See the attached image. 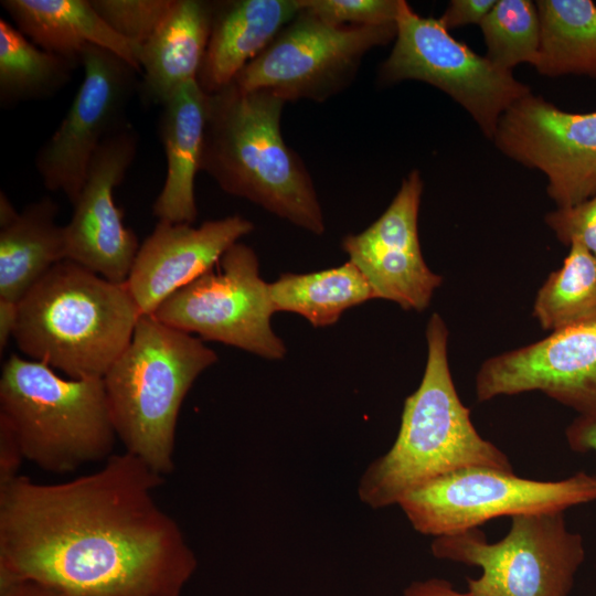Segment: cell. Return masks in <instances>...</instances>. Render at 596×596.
Returning a JSON list of instances; mask_svg holds the SVG:
<instances>
[{
  "instance_id": "6da1fadb",
  "label": "cell",
  "mask_w": 596,
  "mask_h": 596,
  "mask_svg": "<svg viewBox=\"0 0 596 596\" xmlns=\"http://www.w3.org/2000/svg\"><path fill=\"white\" fill-rule=\"evenodd\" d=\"M163 476L124 451L58 483L0 485V583L70 596H182L198 560L155 498Z\"/></svg>"
},
{
  "instance_id": "7a4b0ae2",
  "label": "cell",
  "mask_w": 596,
  "mask_h": 596,
  "mask_svg": "<svg viewBox=\"0 0 596 596\" xmlns=\"http://www.w3.org/2000/svg\"><path fill=\"white\" fill-rule=\"evenodd\" d=\"M286 102L234 82L207 95L200 171L228 194L246 199L316 235L324 220L312 179L284 140Z\"/></svg>"
},
{
  "instance_id": "3957f363",
  "label": "cell",
  "mask_w": 596,
  "mask_h": 596,
  "mask_svg": "<svg viewBox=\"0 0 596 596\" xmlns=\"http://www.w3.org/2000/svg\"><path fill=\"white\" fill-rule=\"evenodd\" d=\"M448 329L438 313L426 327L427 361L417 390L404 401L392 447L365 469L358 496L373 509L398 502L414 489L471 467L513 471L509 457L477 432L454 384Z\"/></svg>"
},
{
  "instance_id": "277c9868",
  "label": "cell",
  "mask_w": 596,
  "mask_h": 596,
  "mask_svg": "<svg viewBox=\"0 0 596 596\" xmlns=\"http://www.w3.org/2000/svg\"><path fill=\"white\" fill-rule=\"evenodd\" d=\"M140 311L126 283L64 259L19 301L13 339L29 359L70 379H103L129 344Z\"/></svg>"
},
{
  "instance_id": "5b68a950",
  "label": "cell",
  "mask_w": 596,
  "mask_h": 596,
  "mask_svg": "<svg viewBox=\"0 0 596 596\" xmlns=\"http://www.w3.org/2000/svg\"><path fill=\"white\" fill-rule=\"evenodd\" d=\"M216 361L201 339L141 315L129 344L103 377L125 451L163 477L171 473L183 400Z\"/></svg>"
},
{
  "instance_id": "8992f818",
  "label": "cell",
  "mask_w": 596,
  "mask_h": 596,
  "mask_svg": "<svg viewBox=\"0 0 596 596\" xmlns=\"http://www.w3.org/2000/svg\"><path fill=\"white\" fill-rule=\"evenodd\" d=\"M0 418L24 460L54 473L106 461L118 439L103 379L62 377L12 353L0 376Z\"/></svg>"
},
{
  "instance_id": "52a82bcc",
  "label": "cell",
  "mask_w": 596,
  "mask_h": 596,
  "mask_svg": "<svg viewBox=\"0 0 596 596\" xmlns=\"http://www.w3.org/2000/svg\"><path fill=\"white\" fill-rule=\"evenodd\" d=\"M430 551L481 568L467 578L470 596H568L586 556L584 539L567 528L564 512L512 517L496 543L478 528L437 536Z\"/></svg>"
},
{
  "instance_id": "ba28073f",
  "label": "cell",
  "mask_w": 596,
  "mask_h": 596,
  "mask_svg": "<svg viewBox=\"0 0 596 596\" xmlns=\"http://www.w3.org/2000/svg\"><path fill=\"white\" fill-rule=\"evenodd\" d=\"M394 46L377 74L381 85L406 79L430 84L469 113L493 138L501 116L531 88L455 39L439 19L418 15L398 0Z\"/></svg>"
},
{
  "instance_id": "9c48e42d",
  "label": "cell",
  "mask_w": 596,
  "mask_h": 596,
  "mask_svg": "<svg viewBox=\"0 0 596 596\" xmlns=\"http://www.w3.org/2000/svg\"><path fill=\"white\" fill-rule=\"evenodd\" d=\"M595 500L596 476L585 471L557 481H540L513 471L471 467L414 489L398 505L414 530L437 538L499 517L564 512Z\"/></svg>"
},
{
  "instance_id": "30bf717a",
  "label": "cell",
  "mask_w": 596,
  "mask_h": 596,
  "mask_svg": "<svg viewBox=\"0 0 596 596\" xmlns=\"http://www.w3.org/2000/svg\"><path fill=\"white\" fill-rule=\"evenodd\" d=\"M395 35L396 23L333 25L300 10L233 82L244 91H269L286 103L326 102L351 85L368 52Z\"/></svg>"
},
{
  "instance_id": "8fae6325",
  "label": "cell",
  "mask_w": 596,
  "mask_h": 596,
  "mask_svg": "<svg viewBox=\"0 0 596 596\" xmlns=\"http://www.w3.org/2000/svg\"><path fill=\"white\" fill-rule=\"evenodd\" d=\"M274 312L269 284L259 276L255 252L237 242L212 268L170 295L151 315L203 340L279 360L286 347L272 329Z\"/></svg>"
},
{
  "instance_id": "7c38bea8",
  "label": "cell",
  "mask_w": 596,
  "mask_h": 596,
  "mask_svg": "<svg viewBox=\"0 0 596 596\" xmlns=\"http://www.w3.org/2000/svg\"><path fill=\"white\" fill-rule=\"evenodd\" d=\"M84 78L58 127L39 149L35 168L44 187L74 204L99 146L128 124L126 110L139 89L138 72L113 52L87 45Z\"/></svg>"
},
{
  "instance_id": "4fadbf2b",
  "label": "cell",
  "mask_w": 596,
  "mask_h": 596,
  "mask_svg": "<svg viewBox=\"0 0 596 596\" xmlns=\"http://www.w3.org/2000/svg\"><path fill=\"white\" fill-rule=\"evenodd\" d=\"M492 141L504 156L546 177L557 207L596 194V111L570 113L531 93L501 116Z\"/></svg>"
},
{
  "instance_id": "5bb4252c",
  "label": "cell",
  "mask_w": 596,
  "mask_h": 596,
  "mask_svg": "<svg viewBox=\"0 0 596 596\" xmlns=\"http://www.w3.org/2000/svg\"><path fill=\"white\" fill-rule=\"evenodd\" d=\"M475 384L478 402L540 391L578 415H596V320L487 359Z\"/></svg>"
},
{
  "instance_id": "9a60e30c",
  "label": "cell",
  "mask_w": 596,
  "mask_h": 596,
  "mask_svg": "<svg viewBox=\"0 0 596 596\" xmlns=\"http://www.w3.org/2000/svg\"><path fill=\"white\" fill-rule=\"evenodd\" d=\"M137 149L138 134L129 123L99 146L64 225L66 259L113 283H126L140 247L114 200Z\"/></svg>"
},
{
  "instance_id": "2e32d148",
  "label": "cell",
  "mask_w": 596,
  "mask_h": 596,
  "mask_svg": "<svg viewBox=\"0 0 596 596\" xmlns=\"http://www.w3.org/2000/svg\"><path fill=\"white\" fill-rule=\"evenodd\" d=\"M424 183L413 170L384 213L359 234L347 235L342 248L363 274L374 298L404 310H425L443 277L425 263L418 238V212Z\"/></svg>"
},
{
  "instance_id": "e0dca14e",
  "label": "cell",
  "mask_w": 596,
  "mask_h": 596,
  "mask_svg": "<svg viewBox=\"0 0 596 596\" xmlns=\"http://www.w3.org/2000/svg\"><path fill=\"white\" fill-rule=\"evenodd\" d=\"M253 230V223L237 214L206 221L199 227L158 221L140 245L126 280L140 315H151Z\"/></svg>"
},
{
  "instance_id": "ac0fdd59",
  "label": "cell",
  "mask_w": 596,
  "mask_h": 596,
  "mask_svg": "<svg viewBox=\"0 0 596 596\" xmlns=\"http://www.w3.org/2000/svg\"><path fill=\"white\" fill-rule=\"evenodd\" d=\"M300 12L299 0L213 1L205 54L196 83L207 94L230 85Z\"/></svg>"
},
{
  "instance_id": "d6986e66",
  "label": "cell",
  "mask_w": 596,
  "mask_h": 596,
  "mask_svg": "<svg viewBox=\"0 0 596 596\" xmlns=\"http://www.w3.org/2000/svg\"><path fill=\"white\" fill-rule=\"evenodd\" d=\"M162 107L159 130L167 175L152 212L159 221L192 224L198 215L194 180L200 171L207 94L195 79L190 81L177 88Z\"/></svg>"
},
{
  "instance_id": "ffe728a7",
  "label": "cell",
  "mask_w": 596,
  "mask_h": 596,
  "mask_svg": "<svg viewBox=\"0 0 596 596\" xmlns=\"http://www.w3.org/2000/svg\"><path fill=\"white\" fill-rule=\"evenodd\" d=\"M212 15L213 1L174 0L167 18L140 47L138 92L145 103L162 106L181 85L196 81Z\"/></svg>"
},
{
  "instance_id": "44dd1931",
  "label": "cell",
  "mask_w": 596,
  "mask_h": 596,
  "mask_svg": "<svg viewBox=\"0 0 596 596\" xmlns=\"http://www.w3.org/2000/svg\"><path fill=\"white\" fill-rule=\"evenodd\" d=\"M15 28L39 47L81 64L87 45L121 57L139 74L140 47L118 35L91 0H2Z\"/></svg>"
},
{
  "instance_id": "7402d4cb",
  "label": "cell",
  "mask_w": 596,
  "mask_h": 596,
  "mask_svg": "<svg viewBox=\"0 0 596 596\" xmlns=\"http://www.w3.org/2000/svg\"><path fill=\"white\" fill-rule=\"evenodd\" d=\"M49 196L28 204L0 231V299L19 302L57 263L66 259L64 225Z\"/></svg>"
},
{
  "instance_id": "603a6c76",
  "label": "cell",
  "mask_w": 596,
  "mask_h": 596,
  "mask_svg": "<svg viewBox=\"0 0 596 596\" xmlns=\"http://www.w3.org/2000/svg\"><path fill=\"white\" fill-rule=\"evenodd\" d=\"M541 25L536 72L596 79V4L592 0H539Z\"/></svg>"
},
{
  "instance_id": "cb8c5ba5",
  "label": "cell",
  "mask_w": 596,
  "mask_h": 596,
  "mask_svg": "<svg viewBox=\"0 0 596 596\" xmlns=\"http://www.w3.org/2000/svg\"><path fill=\"white\" fill-rule=\"evenodd\" d=\"M276 311H290L313 327L336 323L349 308L374 298L372 288L359 268L345 264L309 274H283L269 284Z\"/></svg>"
},
{
  "instance_id": "d4e9b609",
  "label": "cell",
  "mask_w": 596,
  "mask_h": 596,
  "mask_svg": "<svg viewBox=\"0 0 596 596\" xmlns=\"http://www.w3.org/2000/svg\"><path fill=\"white\" fill-rule=\"evenodd\" d=\"M78 62L47 52L8 21L0 19V104L43 100L72 79Z\"/></svg>"
},
{
  "instance_id": "484cf974",
  "label": "cell",
  "mask_w": 596,
  "mask_h": 596,
  "mask_svg": "<svg viewBox=\"0 0 596 596\" xmlns=\"http://www.w3.org/2000/svg\"><path fill=\"white\" fill-rule=\"evenodd\" d=\"M532 313L552 332L596 320V257L581 243H571L562 267L540 287Z\"/></svg>"
},
{
  "instance_id": "4316f807",
  "label": "cell",
  "mask_w": 596,
  "mask_h": 596,
  "mask_svg": "<svg viewBox=\"0 0 596 596\" xmlns=\"http://www.w3.org/2000/svg\"><path fill=\"white\" fill-rule=\"evenodd\" d=\"M486 57L497 67L512 72L521 63L534 65L541 40L535 2L498 0L480 23Z\"/></svg>"
},
{
  "instance_id": "83f0119b",
  "label": "cell",
  "mask_w": 596,
  "mask_h": 596,
  "mask_svg": "<svg viewBox=\"0 0 596 596\" xmlns=\"http://www.w3.org/2000/svg\"><path fill=\"white\" fill-rule=\"evenodd\" d=\"M104 21L121 38L141 47L171 11L174 0H91Z\"/></svg>"
},
{
  "instance_id": "f1b7e54d",
  "label": "cell",
  "mask_w": 596,
  "mask_h": 596,
  "mask_svg": "<svg viewBox=\"0 0 596 596\" xmlns=\"http://www.w3.org/2000/svg\"><path fill=\"white\" fill-rule=\"evenodd\" d=\"M300 10L333 25L395 23L398 0H299Z\"/></svg>"
},
{
  "instance_id": "f546056e",
  "label": "cell",
  "mask_w": 596,
  "mask_h": 596,
  "mask_svg": "<svg viewBox=\"0 0 596 596\" xmlns=\"http://www.w3.org/2000/svg\"><path fill=\"white\" fill-rule=\"evenodd\" d=\"M544 220L562 244L578 242L596 257V194L576 205L557 207Z\"/></svg>"
},
{
  "instance_id": "4dcf8cb0",
  "label": "cell",
  "mask_w": 596,
  "mask_h": 596,
  "mask_svg": "<svg viewBox=\"0 0 596 596\" xmlns=\"http://www.w3.org/2000/svg\"><path fill=\"white\" fill-rule=\"evenodd\" d=\"M497 0H451L439 21L449 31L467 24H479Z\"/></svg>"
},
{
  "instance_id": "1f68e13d",
  "label": "cell",
  "mask_w": 596,
  "mask_h": 596,
  "mask_svg": "<svg viewBox=\"0 0 596 596\" xmlns=\"http://www.w3.org/2000/svg\"><path fill=\"white\" fill-rule=\"evenodd\" d=\"M23 460L24 457L15 435L0 418V485L19 476L18 471Z\"/></svg>"
},
{
  "instance_id": "d6a6232c",
  "label": "cell",
  "mask_w": 596,
  "mask_h": 596,
  "mask_svg": "<svg viewBox=\"0 0 596 596\" xmlns=\"http://www.w3.org/2000/svg\"><path fill=\"white\" fill-rule=\"evenodd\" d=\"M565 437L573 451L596 453V415H578L566 427Z\"/></svg>"
},
{
  "instance_id": "836d02e7",
  "label": "cell",
  "mask_w": 596,
  "mask_h": 596,
  "mask_svg": "<svg viewBox=\"0 0 596 596\" xmlns=\"http://www.w3.org/2000/svg\"><path fill=\"white\" fill-rule=\"evenodd\" d=\"M0 596H70L34 579L0 583Z\"/></svg>"
},
{
  "instance_id": "e575fe53",
  "label": "cell",
  "mask_w": 596,
  "mask_h": 596,
  "mask_svg": "<svg viewBox=\"0 0 596 596\" xmlns=\"http://www.w3.org/2000/svg\"><path fill=\"white\" fill-rule=\"evenodd\" d=\"M402 596H470L454 588L450 582L441 578H428L412 582Z\"/></svg>"
},
{
  "instance_id": "d590c367",
  "label": "cell",
  "mask_w": 596,
  "mask_h": 596,
  "mask_svg": "<svg viewBox=\"0 0 596 596\" xmlns=\"http://www.w3.org/2000/svg\"><path fill=\"white\" fill-rule=\"evenodd\" d=\"M19 302L0 299V352L6 350L18 322Z\"/></svg>"
},
{
  "instance_id": "8d00e7d4",
  "label": "cell",
  "mask_w": 596,
  "mask_h": 596,
  "mask_svg": "<svg viewBox=\"0 0 596 596\" xmlns=\"http://www.w3.org/2000/svg\"><path fill=\"white\" fill-rule=\"evenodd\" d=\"M19 212H17L9 201L8 196L1 191L0 193V227L9 224Z\"/></svg>"
}]
</instances>
